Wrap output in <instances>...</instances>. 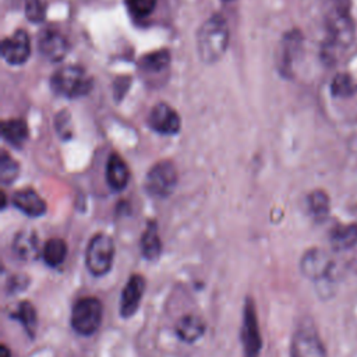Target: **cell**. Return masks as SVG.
Instances as JSON below:
<instances>
[{
  "label": "cell",
  "mask_w": 357,
  "mask_h": 357,
  "mask_svg": "<svg viewBox=\"0 0 357 357\" xmlns=\"http://www.w3.org/2000/svg\"><path fill=\"white\" fill-rule=\"evenodd\" d=\"M229 45V26L226 20L215 14L209 17L197 32V52L201 61L212 64L226 52Z\"/></svg>",
  "instance_id": "1"
},
{
  "label": "cell",
  "mask_w": 357,
  "mask_h": 357,
  "mask_svg": "<svg viewBox=\"0 0 357 357\" xmlns=\"http://www.w3.org/2000/svg\"><path fill=\"white\" fill-rule=\"evenodd\" d=\"M177 185V170L174 165L169 160H162L156 163L146 174L145 188L156 198L169 197Z\"/></svg>",
  "instance_id": "6"
},
{
  "label": "cell",
  "mask_w": 357,
  "mask_h": 357,
  "mask_svg": "<svg viewBox=\"0 0 357 357\" xmlns=\"http://www.w3.org/2000/svg\"><path fill=\"white\" fill-rule=\"evenodd\" d=\"M206 324L205 321L195 314L183 315L174 326V332L177 337L184 343H194L201 339L205 333Z\"/></svg>",
  "instance_id": "14"
},
{
  "label": "cell",
  "mask_w": 357,
  "mask_h": 357,
  "mask_svg": "<svg viewBox=\"0 0 357 357\" xmlns=\"http://www.w3.org/2000/svg\"><path fill=\"white\" fill-rule=\"evenodd\" d=\"M10 318L17 321L31 337L35 336L38 326V314L32 303H29L28 300L20 301L15 310L10 314Z\"/></svg>",
  "instance_id": "17"
},
{
  "label": "cell",
  "mask_w": 357,
  "mask_h": 357,
  "mask_svg": "<svg viewBox=\"0 0 357 357\" xmlns=\"http://www.w3.org/2000/svg\"><path fill=\"white\" fill-rule=\"evenodd\" d=\"M290 357H328L322 340L311 325H303L294 332Z\"/></svg>",
  "instance_id": "8"
},
{
  "label": "cell",
  "mask_w": 357,
  "mask_h": 357,
  "mask_svg": "<svg viewBox=\"0 0 357 357\" xmlns=\"http://www.w3.org/2000/svg\"><path fill=\"white\" fill-rule=\"evenodd\" d=\"M336 265L333 259L321 248H310L300 259L301 273L315 282L332 280Z\"/></svg>",
  "instance_id": "7"
},
{
  "label": "cell",
  "mask_w": 357,
  "mask_h": 357,
  "mask_svg": "<svg viewBox=\"0 0 357 357\" xmlns=\"http://www.w3.org/2000/svg\"><path fill=\"white\" fill-rule=\"evenodd\" d=\"M240 337L244 357H259V351L262 349V337L258 325L255 304L250 297L244 301Z\"/></svg>",
  "instance_id": "5"
},
{
  "label": "cell",
  "mask_w": 357,
  "mask_h": 357,
  "mask_svg": "<svg viewBox=\"0 0 357 357\" xmlns=\"http://www.w3.org/2000/svg\"><path fill=\"white\" fill-rule=\"evenodd\" d=\"M126 3L130 13L137 18L148 17L156 6V0H126Z\"/></svg>",
  "instance_id": "26"
},
{
  "label": "cell",
  "mask_w": 357,
  "mask_h": 357,
  "mask_svg": "<svg viewBox=\"0 0 357 357\" xmlns=\"http://www.w3.org/2000/svg\"><path fill=\"white\" fill-rule=\"evenodd\" d=\"M54 93L64 98L85 96L92 88V78L79 66H64L54 71L50 78Z\"/></svg>",
  "instance_id": "3"
},
{
  "label": "cell",
  "mask_w": 357,
  "mask_h": 357,
  "mask_svg": "<svg viewBox=\"0 0 357 357\" xmlns=\"http://www.w3.org/2000/svg\"><path fill=\"white\" fill-rule=\"evenodd\" d=\"M145 279L139 273H132L127 279L124 287L121 289L119 312L121 318H131L139 308L141 300L145 293Z\"/></svg>",
  "instance_id": "9"
},
{
  "label": "cell",
  "mask_w": 357,
  "mask_h": 357,
  "mask_svg": "<svg viewBox=\"0 0 357 357\" xmlns=\"http://www.w3.org/2000/svg\"><path fill=\"white\" fill-rule=\"evenodd\" d=\"M13 205L31 218H39L46 213V202L32 188H24L14 192Z\"/></svg>",
  "instance_id": "13"
},
{
  "label": "cell",
  "mask_w": 357,
  "mask_h": 357,
  "mask_svg": "<svg viewBox=\"0 0 357 357\" xmlns=\"http://www.w3.org/2000/svg\"><path fill=\"white\" fill-rule=\"evenodd\" d=\"M329 241L333 250L344 251L356 245L357 243V225H340L336 226L329 236Z\"/></svg>",
  "instance_id": "19"
},
{
  "label": "cell",
  "mask_w": 357,
  "mask_h": 357,
  "mask_svg": "<svg viewBox=\"0 0 357 357\" xmlns=\"http://www.w3.org/2000/svg\"><path fill=\"white\" fill-rule=\"evenodd\" d=\"M148 124L153 131L165 135L178 132L181 126L178 114L167 103H158L153 106L148 117Z\"/></svg>",
  "instance_id": "11"
},
{
  "label": "cell",
  "mask_w": 357,
  "mask_h": 357,
  "mask_svg": "<svg viewBox=\"0 0 357 357\" xmlns=\"http://www.w3.org/2000/svg\"><path fill=\"white\" fill-rule=\"evenodd\" d=\"M13 252L22 261H31L39 255V240L35 231L21 230L13 240Z\"/></svg>",
  "instance_id": "15"
},
{
  "label": "cell",
  "mask_w": 357,
  "mask_h": 357,
  "mask_svg": "<svg viewBox=\"0 0 357 357\" xmlns=\"http://www.w3.org/2000/svg\"><path fill=\"white\" fill-rule=\"evenodd\" d=\"M308 209L315 219H325L329 213V197L326 195V192L321 190L311 192L308 195Z\"/></svg>",
  "instance_id": "24"
},
{
  "label": "cell",
  "mask_w": 357,
  "mask_h": 357,
  "mask_svg": "<svg viewBox=\"0 0 357 357\" xmlns=\"http://www.w3.org/2000/svg\"><path fill=\"white\" fill-rule=\"evenodd\" d=\"M25 14L31 22H40L45 18V4L42 0H28Z\"/></svg>",
  "instance_id": "27"
},
{
  "label": "cell",
  "mask_w": 357,
  "mask_h": 357,
  "mask_svg": "<svg viewBox=\"0 0 357 357\" xmlns=\"http://www.w3.org/2000/svg\"><path fill=\"white\" fill-rule=\"evenodd\" d=\"M31 54V42L25 31L18 29L1 42V57L13 66L24 64Z\"/></svg>",
  "instance_id": "10"
},
{
  "label": "cell",
  "mask_w": 357,
  "mask_h": 357,
  "mask_svg": "<svg viewBox=\"0 0 357 357\" xmlns=\"http://www.w3.org/2000/svg\"><path fill=\"white\" fill-rule=\"evenodd\" d=\"M103 305L98 297L85 296L78 298L70 314V324L75 333L81 336H92L102 325Z\"/></svg>",
  "instance_id": "2"
},
{
  "label": "cell",
  "mask_w": 357,
  "mask_h": 357,
  "mask_svg": "<svg viewBox=\"0 0 357 357\" xmlns=\"http://www.w3.org/2000/svg\"><path fill=\"white\" fill-rule=\"evenodd\" d=\"M18 172H20L18 163L7 152L3 151L1 158H0V181H1V184L13 183L17 178Z\"/></svg>",
  "instance_id": "25"
},
{
  "label": "cell",
  "mask_w": 357,
  "mask_h": 357,
  "mask_svg": "<svg viewBox=\"0 0 357 357\" xmlns=\"http://www.w3.org/2000/svg\"><path fill=\"white\" fill-rule=\"evenodd\" d=\"M38 49L43 59L47 61H60L67 54V40L66 38L56 29H45L38 39Z\"/></svg>",
  "instance_id": "12"
},
{
  "label": "cell",
  "mask_w": 357,
  "mask_h": 357,
  "mask_svg": "<svg viewBox=\"0 0 357 357\" xmlns=\"http://www.w3.org/2000/svg\"><path fill=\"white\" fill-rule=\"evenodd\" d=\"M1 135L8 144H11L14 146H21L28 137L26 123L21 119L7 120L3 123Z\"/></svg>",
  "instance_id": "21"
},
{
  "label": "cell",
  "mask_w": 357,
  "mask_h": 357,
  "mask_svg": "<svg viewBox=\"0 0 357 357\" xmlns=\"http://www.w3.org/2000/svg\"><path fill=\"white\" fill-rule=\"evenodd\" d=\"M67 257V243L63 238H49L42 248L43 262L50 268L60 266Z\"/></svg>",
  "instance_id": "20"
},
{
  "label": "cell",
  "mask_w": 357,
  "mask_h": 357,
  "mask_svg": "<svg viewBox=\"0 0 357 357\" xmlns=\"http://www.w3.org/2000/svg\"><path fill=\"white\" fill-rule=\"evenodd\" d=\"M114 241L106 233H96L85 250V266L95 278H102L112 271L114 261Z\"/></svg>",
  "instance_id": "4"
},
{
  "label": "cell",
  "mask_w": 357,
  "mask_h": 357,
  "mask_svg": "<svg viewBox=\"0 0 357 357\" xmlns=\"http://www.w3.org/2000/svg\"><path fill=\"white\" fill-rule=\"evenodd\" d=\"M128 177L130 172L126 162L117 153H112L109 156L106 167V180L110 188H113L114 191L124 190L128 183Z\"/></svg>",
  "instance_id": "16"
},
{
  "label": "cell",
  "mask_w": 357,
  "mask_h": 357,
  "mask_svg": "<svg viewBox=\"0 0 357 357\" xmlns=\"http://www.w3.org/2000/svg\"><path fill=\"white\" fill-rule=\"evenodd\" d=\"M357 91V84L354 82V79L346 74V73H340L337 74L331 84V93L335 98H349L351 96L354 92Z\"/></svg>",
  "instance_id": "23"
},
{
  "label": "cell",
  "mask_w": 357,
  "mask_h": 357,
  "mask_svg": "<svg viewBox=\"0 0 357 357\" xmlns=\"http://www.w3.org/2000/svg\"><path fill=\"white\" fill-rule=\"evenodd\" d=\"M170 61V54L167 50H158V52H152L145 54L141 61L139 66L142 70L145 71H151V73H158L165 70L169 66Z\"/></svg>",
  "instance_id": "22"
},
{
  "label": "cell",
  "mask_w": 357,
  "mask_h": 357,
  "mask_svg": "<svg viewBox=\"0 0 357 357\" xmlns=\"http://www.w3.org/2000/svg\"><path fill=\"white\" fill-rule=\"evenodd\" d=\"M141 252L148 261H156L162 252V240L158 233V225L149 222L141 237Z\"/></svg>",
  "instance_id": "18"
},
{
  "label": "cell",
  "mask_w": 357,
  "mask_h": 357,
  "mask_svg": "<svg viewBox=\"0 0 357 357\" xmlns=\"http://www.w3.org/2000/svg\"><path fill=\"white\" fill-rule=\"evenodd\" d=\"M1 356L3 357H11V351L8 350V347L6 344L1 346Z\"/></svg>",
  "instance_id": "29"
},
{
  "label": "cell",
  "mask_w": 357,
  "mask_h": 357,
  "mask_svg": "<svg viewBox=\"0 0 357 357\" xmlns=\"http://www.w3.org/2000/svg\"><path fill=\"white\" fill-rule=\"evenodd\" d=\"M29 284V278L25 275H13L7 282L8 293H20L24 291Z\"/></svg>",
  "instance_id": "28"
}]
</instances>
